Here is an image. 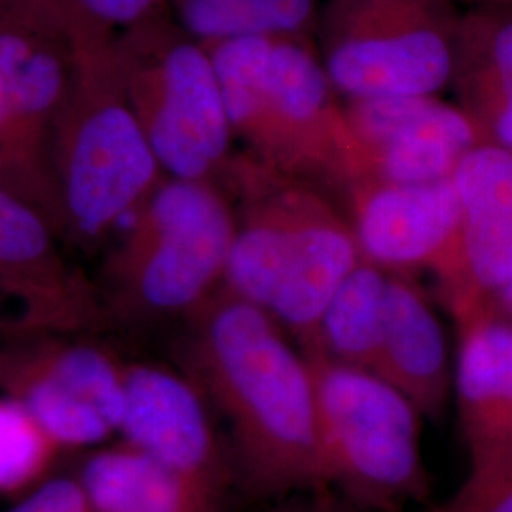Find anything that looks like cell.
<instances>
[{
  "label": "cell",
  "mask_w": 512,
  "mask_h": 512,
  "mask_svg": "<svg viewBox=\"0 0 512 512\" xmlns=\"http://www.w3.org/2000/svg\"><path fill=\"white\" fill-rule=\"evenodd\" d=\"M459 325L458 406L473 478L512 469V323L484 296L450 306Z\"/></svg>",
  "instance_id": "obj_14"
},
{
  "label": "cell",
  "mask_w": 512,
  "mask_h": 512,
  "mask_svg": "<svg viewBox=\"0 0 512 512\" xmlns=\"http://www.w3.org/2000/svg\"><path fill=\"white\" fill-rule=\"evenodd\" d=\"M423 512H512V469L486 478L467 476L452 499Z\"/></svg>",
  "instance_id": "obj_24"
},
{
  "label": "cell",
  "mask_w": 512,
  "mask_h": 512,
  "mask_svg": "<svg viewBox=\"0 0 512 512\" xmlns=\"http://www.w3.org/2000/svg\"><path fill=\"white\" fill-rule=\"evenodd\" d=\"M69 78L55 118L52 160L67 239L90 247L164 181L116 63V35L65 12Z\"/></svg>",
  "instance_id": "obj_2"
},
{
  "label": "cell",
  "mask_w": 512,
  "mask_h": 512,
  "mask_svg": "<svg viewBox=\"0 0 512 512\" xmlns=\"http://www.w3.org/2000/svg\"><path fill=\"white\" fill-rule=\"evenodd\" d=\"M490 302L505 319L512 321V279L499 293L495 294Z\"/></svg>",
  "instance_id": "obj_28"
},
{
  "label": "cell",
  "mask_w": 512,
  "mask_h": 512,
  "mask_svg": "<svg viewBox=\"0 0 512 512\" xmlns=\"http://www.w3.org/2000/svg\"><path fill=\"white\" fill-rule=\"evenodd\" d=\"M361 260L351 222L319 196L268 311L298 338L304 355L323 351L321 319L338 287Z\"/></svg>",
  "instance_id": "obj_15"
},
{
  "label": "cell",
  "mask_w": 512,
  "mask_h": 512,
  "mask_svg": "<svg viewBox=\"0 0 512 512\" xmlns=\"http://www.w3.org/2000/svg\"><path fill=\"white\" fill-rule=\"evenodd\" d=\"M124 370L109 351L71 336H25L2 349L0 395L23 404L59 450L86 448L120 433Z\"/></svg>",
  "instance_id": "obj_9"
},
{
  "label": "cell",
  "mask_w": 512,
  "mask_h": 512,
  "mask_svg": "<svg viewBox=\"0 0 512 512\" xmlns=\"http://www.w3.org/2000/svg\"><path fill=\"white\" fill-rule=\"evenodd\" d=\"M0 21L67 42V19L57 0H0Z\"/></svg>",
  "instance_id": "obj_25"
},
{
  "label": "cell",
  "mask_w": 512,
  "mask_h": 512,
  "mask_svg": "<svg viewBox=\"0 0 512 512\" xmlns=\"http://www.w3.org/2000/svg\"><path fill=\"white\" fill-rule=\"evenodd\" d=\"M459 19L452 0H329L319 55L348 101L437 95L452 86Z\"/></svg>",
  "instance_id": "obj_7"
},
{
  "label": "cell",
  "mask_w": 512,
  "mask_h": 512,
  "mask_svg": "<svg viewBox=\"0 0 512 512\" xmlns=\"http://www.w3.org/2000/svg\"><path fill=\"white\" fill-rule=\"evenodd\" d=\"M304 357L330 492L361 512H399L425 499L429 478L414 404L374 372L323 351Z\"/></svg>",
  "instance_id": "obj_6"
},
{
  "label": "cell",
  "mask_w": 512,
  "mask_h": 512,
  "mask_svg": "<svg viewBox=\"0 0 512 512\" xmlns=\"http://www.w3.org/2000/svg\"><path fill=\"white\" fill-rule=\"evenodd\" d=\"M2 349H4V344H0V357H2Z\"/></svg>",
  "instance_id": "obj_30"
},
{
  "label": "cell",
  "mask_w": 512,
  "mask_h": 512,
  "mask_svg": "<svg viewBox=\"0 0 512 512\" xmlns=\"http://www.w3.org/2000/svg\"><path fill=\"white\" fill-rule=\"evenodd\" d=\"M124 442L145 452L194 492L222 505L236 480L198 387L164 366L124 370Z\"/></svg>",
  "instance_id": "obj_13"
},
{
  "label": "cell",
  "mask_w": 512,
  "mask_h": 512,
  "mask_svg": "<svg viewBox=\"0 0 512 512\" xmlns=\"http://www.w3.org/2000/svg\"><path fill=\"white\" fill-rule=\"evenodd\" d=\"M173 19L202 44L245 37L308 35L317 0H169Z\"/></svg>",
  "instance_id": "obj_21"
},
{
  "label": "cell",
  "mask_w": 512,
  "mask_h": 512,
  "mask_svg": "<svg viewBox=\"0 0 512 512\" xmlns=\"http://www.w3.org/2000/svg\"><path fill=\"white\" fill-rule=\"evenodd\" d=\"M116 63L165 177L217 186L226 181L236 160L234 131L207 46L164 16L118 33Z\"/></svg>",
  "instance_id": "obj_5"
},
{
  "label": "cell",
  "mask_w": 512,
  "mask_h": 512,
  "mask_svg": "<svg viewBox=\"0 0 512 512\" xmlns=\"http://www.w3.org/2000/svg\"><path fill=\"white\" fill-rule=\"evenodd\" d=\"M8 512H92L80 480L55 478Z\"/></svg>",
  "instance_id": "obj_26"
},
{
  "label": "cell",
  "mask_w": 512,
  "mask_h": 512,
  "mask_svg": "<svg viewBox=\"0 0 512 512\" xmlns=\"http://www.w3.org/2000/svg\"><path fill=\"white\" fill-rule=\"evenodd\" d=\"M78 480L92 512H222L128 442L95 452Z\"/></svg>",
  "instance_id": "obj_19"
},
{
  "label": "cell",
  "mask_w": 512,
  "mask_h": 512,
  "mask_svg": "<svg viewBox=\"0 0 512 512\" xmlns=\"http://www.w3.org/2000/svg\"><path fill=\"white\" fill-rule=\"evenodd\" d=\"M59 241L33 207L0 190V293L18 308L25 336H78L105 323L101 291Z\"/></svg>",
  "instance_id": "obj_12"
},
{
  "label": "cell",
  "mask_w": 512,
  "mask_h": 512,
  "mask_svg": "<svg viewBox=\"0 0 512 512\" xmlns=\"http://www.w3.org/2000/svg\"><path fill=\"white\" fill-rule=\"evenodd\" d=\"M234 131L256 160L296 181H361L346 105L310 35L245 37L205 44Z\"/></svg>",
  "instance_id": "obj_3"
},
{
  "label": "cell",
  "mask_w": 512,
  "mask_h": 512,
  "mask_svg": "<svg viewBox=\"0 0 512 512\" xmlns=\"http://www.w3.org/2000/svg\"><path fill=\"white\" fill-rule=\"evenodd\" d=\"M59 448L18 401L0 395V495L33 488Z\"/></svg>",
  "instance_id": "obj_22"
},
{
  "label": "cell",
  "mask_w": 512,
  "mask_h": 512,
  "mask_svg": "<svg viewBox=\"0 0 512 512\" xmlns=\"http://www.w3.org/2000/svg\"><path fill=\"white\" fill-rule=\"evenodd\" d=\"M67 78V42L0 21V190L33 207L61 241L52 135Z\"/></svg>",
  "instance_id": "obj_8"
},
{
  "label": "cell",
  "mask_w": 512,
  "mask_h": 512,
  "mask_svg": "<svg viewBox=\"0 0 512 512\" xmlns=\"http://www.w3.org/2000/svg\"><path fill=\"white\" fill-rule=\"evenodd\" d=\"M351 228L361 255L380 268H429L456 304L475 293L469 281L463 211L452 177L423 184L359 181L348 188Z\"/></svg>",
  "instance_id": "obj_10"
},
{
  "label": "cell",
  "mask_w": 512,
  "mask_h": 512,
  "mask_svg": "<svg viewBox=\"0 0 512 512\" xmlns=\"http://www.w3.org/2000/svg\"><path fill=\"white\" fill-rule=\"evenodd\" d=\"M452 181L471 287L492 300L512 279V152L482 143L461 158Z\"/></svg>",
  "instance_id": "obj_16"
},
{
  "label": "cell",
  "mask_w": 512,
  "mask_h": 512,
  "mask_svg": "<svg viewBox=\"0 0 512 512\" xmlns=\"http://www.w3.org/2000/svg\"><path fill=\"white\" fill-rule=\"evenodd\" d=\"M374 374L414 404L420 416L439 418L450 397V370L439 317L420 289L389 277L384 330Z\"/></svg>",
  "instance_id": "obj_17"
},
{
  "label": "cell",
  "mask_w": 512,
  "mask_h": 512,
  "mask_svg": "<svg viewBox=\"0 0 512 512\" xmlns=\"http://www.w3.org/2000/svg\"><path fill=\"white\" fill-rule=\"evenodd\" d=\"M272 512H361L351 507L340 495L334 492H315L287 497L277 501V507Z\"/></svg>",
  "instance_id": "obj_27"
},
{
  "label": "cell",
  "mask_w": 512,
  "mask_h": 512,
  "mask_svg": "<svg viewBox=\"0 0 512 512\" xmlns=\"http://www.w3.org/2000/svg\"><path fill=\"white\" fill-rule=\"evenodd\" d=\"M454 4H458V6H461V4H465L467 8H471V6H475V4H480V2H486V0H452Z\"/></svg>",
  "instance_id": "obj_29"
},
{
  "label": "cell",
  "mask_w": 512,
  "mask_h": 512,
  "mask_svg": "<svg viewBox=\"0 0 512 512\" xmlns=\"http://www.w3.org/2000/svg\"><path fill=\"white\" fill-rule=\"evenodd\" d=\"M188 317L186 378L230 431L234 478L256 499L327 492L315 391L268 311L220 289Z\"/></svg>",
  "instance_id": "obj_1"
},
{
  "label": "cell",
  "mask_w": 512,
  "mask_h": 512,
  "mask_svg": "<svg viewBox=\"0 0 512 512\" xmlns=\"http://www.w3.org/2000/svg\"><path fill=\"white\" fill-rule=\"evenodd\" d=\"M63 12L90 19L114 33L171 16L169 0H57Z\"/></svg>",
  "instance_id": "obj_23"
},
{
  "label": "cell",
  "mask_w": 512,
  "mask_h": 512,
  "mask_svg": "<svg viewBox=\"0 0 512 512\" xmlns=\"http://www.w3.org/2000/svg\"><path fill=\"white\" fill-rule=\"evenodd\" d=\"M387 281L382 268L361 260L344 279L321 319V348L344 365L374 372L384 330Z\"/></svg>",
  "instance_id": "obj_20"
},
{
  "label": "cell",
  "mask_w": 512,
  "mask_h": 512,
  "mask_svg": "<svg viewBox=\"0 0 512 512\" xmlns=\"http://www.w3.org/2000/svg\"><path fill=\"white\" fill-rule=\"evenodd\" d=\"M452 86L486 143L512 152V0L461 12Z\"/></svg>",
  "instance_id": "obj_18"
},
{
  "label": "cell",
  "mask_w": 512,
  "mask_h": 512,
  "mask_svg": "<svg viewBox=\"0 0 512 512\" xmlns=\"http://www.w3.org/2000/svg\"><path fill=\"white\" fill-rule=\"evenodd\" d=\"M511 323H512V321H511Z\"/></svg>",
  "instance_id": "obj_31"
},
{
  "label": "cell",
  "mask_w": 512,
  "mask_h": 512,
  "mask_svg": "<svg viewBox=\"0 0 512 512\" xmlns=\"http://www.w3.org/2000/svg\"><path fill=\"white\" fill-rule=\"evenodd\" d=\"M346 116L361 181H444L454 175L469 150L486 143L465 110L442 103L435 95L349 99Z\"/></svg>",
  "instance_id": "obj_11"
},
{
  "label": "cell",
  "mask_w": 512,
  "mask_h": 512,
  "mask_svg": "<svg viewBox=\"0 0 512 512\" xmlns=\"http://www.w3.org/2000/svg\"><path fill=\"white\" fill-rule=\"evenodd\" d=\"M236 230L220 186L164 177L107 260L105 310L131 319L190 315L224 281Z\"/></svg>",
  "instance_id": "obj_4"
}]
</instances>
